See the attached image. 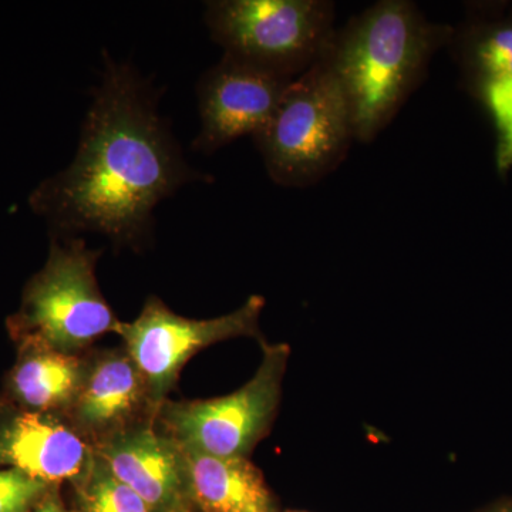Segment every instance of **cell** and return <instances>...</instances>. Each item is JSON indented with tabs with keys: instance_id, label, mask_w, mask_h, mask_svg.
I'll return each instance as SVG.
<instances>
[{
	"instance_id": "obj_1",
	"label": "cell",
	"mask_w": 512,
	"mask_h": 512,
	"mask_svg": "<svg viewBox=\"0 0 512 512\" xmlns=\"http://www.w3.org/2000/svg\"><path fill=\"white\" fill-rule=\"evenodd\" d=\"M104 59L76 157L32 202L67 235L96 232L136 248L150 235L157 205L205 177L185 161L153 87L131 64Z\"/></svg>"
},
{
	"instance_id": "obj_2",
	"label": "cell",
	"mask_w": 512,
	"mask_h": 512,
	"mask_svg": "<svg viewBox=\"0 0 512 512\" xmlns=\"http://www.w3.org/2000/svg\"><path fill=\"white\" fill-rule=\"evenodd\" d=\"M453 33L409 0L377 2L335 30L326 53L348 99L356 141L379 136Z\"/></svg>"
},
{
	"instance_id": "obj_3",
	"label": "cell",
	"mask_w": 512,
	"mask_h": 512,
	"mask_svg": "<svg viewBox=\"0 0 512 512\" xmlns=\"http://www.w3.org/2000/svg\"><path fill=\"white\" fill-rule=\"evenodd\" d=\"M254 141L269 177L282 187H309L342 164L356 138L348 99L326 50L289 84Z\"/></svg>"
},
{
	"instance_id": "obj_4",
	"label": "cell",
	"mask_w": 512,
	"mask_h": 512,
	"mask_svg": "<svg viewBox=\"0 0 512 512\" xmlns=\"http://www.w3.org/2000/svg\"><path fill=\"white\" fill-rule=\"evenodd\" d=\"M204 20L224 55L293 80L318 62L336 30L328 0H212Z\"/></svg>"
},
{
	"instance_id": "obj_5",
	"label": "cell",
	"mask_w": 512,
	"mask_h": 512,
	"mask_svg": "<svg viewBox=\"0 0 512 512\" xmlns=\"http://www.w3.org/2000/svg\"><path fill=\"white\" fill-rule=\"evenodd\" d=\"M100 255L83 238L53 242L49 261L30 282L15 319L26 343L79 355L106 333H117L121 322L97 284Z\"/></svg>"
},
{
	"instance_id": "obj_6",
	"label": "cell",
	"mask_w": 512,
	"mask_h": 512,
	"mask_svg": "<svg viewBox=\"0 0 512 512\" xmlns=\"http://www.w3.org/2000/svg\"><path fill=\"white\" fill-rule=\"evenodd\" d=\"M261 345V365L241 389L215 399L165 400L157 414L165 434L185 451L249 458L274 426L291 356L286 343Z\"/></svg>"
},
{
	"instance_id": "obj_7",
	"label": "cell",
	"mask_w": 512,
	"mask_h": 512,
	"mask_svg": "<svg viewBox=\"0 0 512 512\" xmlns=\"http://www.w3.org/2000/svg\"><path fill=\"white\" fill-rule=\"evenodd\" d=\"M264 308L265 299L252 295L241 308L227 315L188 319L151 296L136 320L121 322L117 335L123 339L128 356L143 373L157 414L192 356L215 343L242 336L262 342L259 319Z\"/></svg>"
},
{
	"instance_id": "obj_8",
	"label": "cell",
	"mask_w": 512,
	"mask_h": 512,
	"mask_svg": "<svg viewBox=\"0 0 512 512\" xmlns=\"http://www.w3.org/2000/svg\"><path fill=\"white\" fill-rule=\"evenodd\" d=\"M293 79L224 55L198 83L201 130L192 148L211 154L244 136H258Z\"/></svg>"
},
{
	"instance_id": "obj_9",
	"label": "cell",
	"mask_w": 512,
	"mask_h": 512,
	"mask_svg": "<svg viewBox=\"0 0 512 512\" xmlns=\"http://www.w3.org/2000/svg\"><path fill=\"white\" fill-rule=\"evenodd\" d=\"M66 414L73 429L93 447L143 421L157 419L146 379L126 350L87 359L82 387Z\"/></svg>"
},
{
	"instance_id": "obj_10",
	"label": "cell",
	"mask_w": 512,
	"mask_h": 512,
	"mask_svg": "<svg viewBox=\"0 0 512 512\" xmlns=\"http://www.w3.org/2000/svg\"><path fill=\"white\" fill-rule=\"evenodd\" d=\"M93 450L151 512L191 507L184 450L167 434L158 433L154 420L114 434Z\"/></svg>"
},
{
	"instance_id": "obj_11",
	"label": "cell",
	"mask_w": 512,
	"mask_h": 512,
	"mask_svg": "<svg viewBox=\"0 0 512 512\" xmlns=\"http://www.w3.org/2000/svg\"><path fill=\"white\" fill-rule=\"evenodd\" d=\"M93 457L92 444L53 414L20 413L0 426V464L47 485L76 483Z\"/></svg>"
},
{
	"instance_id": "obj_12",
	"label": "cell",
	"mask_w": 512,
	"mask_h": 512,
	"mask_svg": "<svg viewBox=\"0 0 512 512\" xmlns=\"http://www.w3.org/2000/svg\"><path fill=\"white\" fill-rule=\"evenodd\" d=\"M188 500L197 512H276L264 473L244 457L185 451Z\"/></svg>"
},
{
	"instance_id": "obj_13",
	"label": "cell",
	"mask_w": 512,
	"mask_h": 512,
	"mask_svg": "<svg viewBox=\"0 0 512 512\" xmlns=\"http://www.w3.org/2000/svg\"><path fill=\"white\" fill-rule=\"evenodd\" d=\"M13 369L10 389L32 413H67L86 375L87 359L46 346L26 343Z\"/></svg>"
},
{
	"instance_id": "obj_14",
	"label": "cell",
	"mask_w": 512,
	"mask_h": 512,
	"mask_svg": "<svg viewBox=\"0 0 512 512\" xmlns=\"http://www.w3.org/2000/svg\"><path fill=\"white\" fill-rule=\"evenodd\" d=\"M458 55L478 89L512 79V15L474 20L458 36Z\"/></svg>"
},
{
	"instance_id": "obj_15",
	"label": "cell",
	"mask_w": 512,
	"mask_h": 512,
	"mask_svg": "<svg viewBox=\"0 0 512 512\" xmlns=\"http://www.w3.org/2000/svg\"><path fill=\"white\" fill-rule=\"evenodd\" d=\"M74 484L82 512H151L130 487L110 473L96 453L86 474Z\"/></svg>"
},
{
	"instance_id": "obj_16",
	"label": "cell",
	"mask_w": 512,
	"mask_h": 512,
	"mask_svg": "<svg viewBox=\"0 0 512 512\" xmlns=\"http://www.w3.org/2000/svg\"><path fill=\"white\" fill-rule=\"evenodd\" d=\"M480 92L498 128V168L508 170L512 165V79L487 84Z\"/></svg>"
},
{
	"instance_id": "obj_17",
	"label": "cell",
	"mask_w": 512,
	"mask_h": 512,
	"mask_svg": "<svg viewBox=\"0 0 512 512\" xmlns=\"http://www.w3.org/2000/svg\"><path fill=\"white\" fill-rule=\"evenodd\" d=\"M47 484L9 468L0 470V512H30L45 497Z\"/></svg>"
},
{
	"instance_id": "obj_18",
	"label": "cell",
	"mask_w": 512,
	"mask_h": 512,
	"mask_svg": "<svg viewBox=\"0 0 512 512\" xmlns=\"http://www.w3.org/2000/svg\"><path fill=\"white\" fill-rule=\"evenodd\" d=\"M30 512H67L64 511L62 508V505L57 503L56 500H53V498H43L42 501H40L39 504L36 505L35 508H33Z\"/></svg>"
},
{
	"instance_id": "obj_19",
	"label": "cell",
	"mask_w": 512,
	"mask_h": 512,
	"mask_svg": "<svg viewBox=\"0 0 512 512\" xmlns=\"http://www.w3.org/2000/svg\"><path fill=\"white\" fill-rule=\"evenodd\" d=\"M477 512H512V498L495 501V503L481 508Z\"/></svg>"
},
{
	"instance_id": "obj_20",
	"label": "cell",
	"mask_w": 512,
	"mask_h": 512,
	"mask_svg": "<svg viewBox=\"0 0 512 512\" xmlns=\"http://www.w3.org/2000/svg\"><path fill=\"white\" fill-rule=\"evenodd\" d=\"M192 507H183V508H178V510H174V511H170V512H192L191 510ZM194 512H197L194 510Z\"/></svg>"
},
{
	"instance_id": "obj_21",
	"label": "cell",
	"mask_w": 512,
	"mask_h": 512,
	"mask_svg": "<svg viewBox=\"0 0 512 512\" xmlns=\"http://www.w3.org/2000/svg\"><path fill=\"white\" fill-rule=\"evenodd\" d=\"M279 512V511H276ZM286 512H306V511H286Z\"/></svg>"
}]
</instances>
